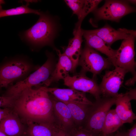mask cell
<instances>
[{"label":"cell","instance_id":"obj_1","mask_svg":"<svg viewBox=\"0 0 136 136\" xmlns=\"http://www.w3.org/2000/svg\"><path fill=\"white\" fill-rule=\"evenodd\" d=\"M11 108L27 125L35 123L61 128L55 117L50 94L43 86L24 90L13 98Z\"/></svg>","mask_w":136,"mask_h":136},{"label":"cell","instance_id":"obj_2","mask_svg":"<svg viewBox=\"0 0 136 136\" xmlns=\"http://www.w3.org/2000/svg\"><path fill=\"white\" fill-rule=\"evenodd\" d=\"M39 16L36 23L23 32L22 38L36 46L47 45L54 47V40L58 31L57 22L47 13L41 12Z\"/></svg>","mask_w":136,"mask_h":136},{"label":"cell","instance_id":"obj_3","mask_svg":"<svg viewBox=\"0 0 136 136\" xmlns=\"http://www.w3.org/2000/svg\"><path fill=\"white\" fill-rule=\"evenodd\" d=\"M47 59L41 67L29 76L9 87L3 95L14 98L25 89L44 85L48 80L56 64L54 56L47 52Z\"/></svg>","mask_w":136,"mask_h":136},{"label":"cell","instance_id":"obj_4","mask_svg":"<svg viewBox=\"0 0 136 136\" xmlns=\"http://www.w3.org/2000/svg\"><path fill=\"white\" fill-rule=\"evenodd\" d=\"M35 68L31 62L25 58L12 59L0 66V85L8 88L14 81L27 76Z\"/></svg>","mask_w":136,"mask_h":136},{"label":"cell","instance_id":"obj_5","mask_svg":"<svg viewBox=\"0 0 136 136\" xmlns=\"http://www.w3.org/2000/svg\"><path fill=\"white\" fill-rule=\"evenodd\" d=\"M116 97H101L93 103L83 127L99 135L102 132L106 116L112 106L115 104Z\"/></svg>","mask_w":136,"mask_h":136},{"label":"cell","instance_id":"obj_6","mask_svg":"<svg viewBox=\"0 0 136 136\" xmlns=\"http://www.w3.org/2000/svg\"><path fill=\"white\" fill-rule=\"evenodd\" d=\"M79 65L82 67L80 72L86 74L87 72H91L93 77L96 78L97 75L113 64L108 58L102 56L95 50L86 45L81 50Z\"/></svg>","mask_w":136,"mask_h":136},{"label":"cell","instance_id":"obj_7","mask_svg":"<svg viewBox=\"0 0 136 136\" xmlns=\"http://www.w3.org/2000/svg\"><path fill=\"white\" fill-rule=\"evenodd\" d=\"M129 3L128 1L106 0L102 6L93 12L95 19L118 22L125 15L135 11Z\"/></svg>","mask_w":136,"mask_h":136},{"label":"cell","instance_id":"obj_8","mask_svg":"<svg viewBox=\"0 0 136 136\" xmlns=\"http://www.w3.org/2000/svg\"><path fill=\"white\" fill-rule=\"evenodd\" d=\"M136 35H131L123 40L120 46L117 50L114 66L130 72L136 75L135 61L134 43Z\"/></svg>","mask_w":136,"mask_h":136},{"label":"cell","instance_id":"obj_9","mask_svg":"<svg viewBox=\"0 0 136 136\" xmlns=\"http://www.w3.org/2000/svg\"><path fill=\"white\" fill-rule=\"evenodd\" d=\"M65 85L76 90L92 95L96 100L101 97L99 85L96 78H90L86 73L80 72L73 76L68 75L63 80Z\"/></svg>","mask_w":136,"mask_h":136},{"label":"cell","instance_id":"obj_10","mask_svg":"<svg viewBox=\"0 0 136 136\" xmlns=\"http://www.w3.org/2000/svg\"><path fill=\"white\" fill-rule=\"evenodd\" d=\"M112 71H107L99 85L101 95L103 97H116L123 82L127 72L124 69L115 67Z\"/></svg>","mask_w":136,"mask_h":136},{"label":"cell","instance_id":"obj_11","mask_svg":"<svg viewBox=\"0 0 136 136\" xmlns=\"http://www.w3.org/2000/svg\"><path fill=\"white\" fill-rule=\"evenodd\" d=\"M55 49L58 57V61L50 77L44 84L47 87L53 82L63 80L69 75L70 72L74 73L75 70L70 59L59 50Z\"/></svg>","mask_w":136,"mask_h":136},{"label":"cell","instance_id":"obj_12","mask_svg":"<svg viewBox=\"0 0 136 136\" xmlns=\"http://www.w3.org/2000/svg\"><path fill=\"white\" fill-rule=\"evenodd\" d=\"M25 125L12 110L0 122V130L7 136H26Z\"/></svg>","mask_w":136,"mask_h":136},{"label":"cell","instance_id":"obj_13","mask_svg":"<svg viewBox=\"0 0 136 136\" xmlns=\"http://www.w3.org/2000/svg\"><path fill=\"white\" fill-rule=\"evenodd\" d=\"M44 89L57 99L64 103L77 102L92 105L93 103L86 97V93L71 89L48 88Z\"/></svg>","mask_w":136,"mask_h":136},{"label":"cell","instance_id":"obj_14","mask_svg":"<svg viewBox=\"0 0 136 136\" xmlns=\"http://www.w3.org/2000/svg\"><path fill=\"white\" fill-rule=\"evenodd\" d=\"M90 30L110 46L118 40L125 39L131 35H136V31L133 30L121 28L116 30L107 24L101 28Z\"/></svg>","mask_w":136,"mask_h":136},{"label":"cell","instance_id":"obj_15","mask_svg":"<svg viewBox=\"0 0 136 136\" xmlns=\"http://www.w3.org/2000/svg\"><path fill=\"white\" fill-rule=\"evenodd\" d=\"M82 31L83 36L85 40L86 45L106 55L114 66L117 50L112 48L90 30L82 29Z\"/></svg>","mask_w":136,"mask_h":136},{"label":"cell","instance_id":"obj_16","mask_svg":"<svg viewBox=\"0 0 136 136\" xmlns=\"http://www.w3.org/2000/svg\"><path fill=\"white\" fill-rule=\"evenodd\" d=\"M50 94L55 117L62 128L66 130L76 126L71 112L66 104Z\"/></svg>","mask_w":136,"mask_h":136},{"label":"cell","instance_id":"obj_17","mask_svg":"<svg viewBox=\"0 0 136 136\" xmlns=\"http://www.w3.org/2000/svg\"><path fill=\"white\" fill-rule=\"evenodd\" d=\"M73 34L74 36L70 40L68 46L63 48V53L71 60L76 70L78 65L81 51V45L83 41L81 25L75 27Z\"/></svg>","mask_w":136,"mask_h":136},{"label":"cell","instance_id":"obj_18","mask_svg":"<svg viewBox=\"0 0 136 136\" xmlns=\"http://www.w3.org/2000/svg\"><path fill=\"white\" fill-rule=\"evenodd\" d=\"M130 101L126 92L119 94L116 97L115 111L123 124L132 123L136 118L132 109Z\"/></svg>","mask_w":136,"mask_h":136},{"label":"cell","instance_id":"obj_19","mask_svg":"<svg viewBox=\"0 0 136 136\" xmlns=\"http://www.w3.org/2000/svg\"><path fill=\"white\" fill-rule=\"evenodd\" d=\"M64 103L70 110L75 126L83 127L93 104L74 102Z\"/></svg>","mask_w":136,"mask_h":136},{"label":"cell","instance_id":"obj_20","mask_svg":"<svg viewBox=\"0 0 136 136\" xmlns=\"http://www.w3.org/2000/svg\"><path fill=\"white\" fill-rule=\"evenodd\" d=\"M64 1L78 17V20L75 27L81 25L85 17L91 12V7L87 0H66Z\"/></svg>","mask_w":136,"mask_h":136},{"label":"cell","instance_id":"obj_21","mask_svg":"<svg viewBox=\"0 0 136 136\" xmlns=\"http://www.w3.org/2000/svg\"><path fill=\"white\" fill-rule=\"evenodd\" d=\"M26 136H55L61 128L31 123L27 125Z\"/></svg>","mask_w":136,"mask_h":136},{"label":"cell","instance_id":"obj_22","mask_svg":"<svg viewBox=\"0 0 136 136\" xmlns=\"http://www.w3.org/2000/svg\"><path fill=\"white\" fill-rule=\"evenodd\" d=\"M123 124L116 114L115 109L110 110L105 118L101 133L104 134L113 133L117 131Z\"/></svg>","mask_w":136,"mask_h":136},{"label":"cell","instance_id":"obj_23","mask_svg":"<svg viewBox=\"0 0 136 136\" xmlns=\"http://www.w3.org/2000/svg\"><path fill=\"white\" fill-rule=\"evenodd\" d=\"M5 3L3 0H0V18L7 16L19 15L29 13H33L40 15L41 12L29 8L28 3L16 8L4 10L2 9V5Z\"/></svg>","mask_w":136,"mask_h":136},{"label":"cell","instance_id":"obj_24","mask_svg":"<svg viewBox=\"0 0 136 136\" xmlns=\"http://www.w3.org/2000/svg\"><path fill=\"white\" fill-rule=\"evenodd\" d=\"M68 136H98L88 131L82 126H75L73 127L64 130Z\"/></svg>","mask_w":136,"mask_h":136},{"label":"cell","instance_id":"obj_25","mask_svg":"<svg viewBox=\"0 0 136 136\" xmlns=\"http://www.w3.org/2000/svg\"><path fill=\"white\" fill-rule=\"evenodd\" d=\"M13 98L4 96H0V108L11 107Z\"/></svg>","mask_w":136,"mask_h":136},{"label":"cell","instance_id":"obj_26","mask_svg":"<svg viewBox=\"0 0 136 136\" xmlns=\"http://www.w3.org/2000/svg\"><path fill=\"white\" fill-rule=\"evenodd\" d=\"M12 110L11 108H0V122Z\"/></svg>","mask_w":136,"mask_h":136},{"label":"cell","instance_id":"obj_27","mask_svg":"<svg viewBox=\"0 0 136 136\" xmlns=\"http://www.w3.org/2000/svg\"><path fill=\"white\" fill-rule=\"evenodd\" d=\"M127 95L131 100H136V89H131L128 91L126 92Z\"/></svg>","mask_w":136,"mask_h":136},{"label":"cell","instance_id":"obj_28","mask_svg":"<svg viewBox=\"0 0 136 136\" xmlns=\"http://www.w3.org/2000/svg\"><path fill=\"white\" fill-rule=\"evenodd\" d=\"M128 136H136V124H134L127 132Z\"/></svg>","mask_w":136,"mask_h":136},{"label":"cell","instance_id":"obj_29","mask_svg":"<svg viewBox=\"0 0 136 136\" xmlns=\"http://www.w3.org/2000/svg\"><path fill=\"white\" fill-rule=\"evenodd\" d=\"M136 81V75L133 76V77L128 80L125 83V85L128 86H133Z\"/></svg>","mask_w":136,"mask_h":136},{"label":"cell","instance_id":"obj_30","mask_svg":"<svg viewBox=\"0 0 136 136\" xmlns=\"http://www.w3.org/2000/svg\"><path fill=\"white\" fill-rule=\"evenodd\" d=\"M55 136H68L65 131L61 129L56 134Z\"/></svg>","mask_w":136,"mask_h":136},{"label":"cell","instance_id":"obj_31","mask_svg":"<svg viewBox=\"0 0 136 136\" xmlns=\"http://www.w3.org/2000/svg\"><path fill=\"white\" fill-rule=\"evenodd\" d=\"M114 136H128L127 132L118 131Z\"/></svg>","mask_w":136,"mask_h":136},{"label":"cell","instance_id":"obj_32","mask_svg":"<svg viewBox=\"0 0 136 136\" xmlns=\"http://www.w3.org/2000/svg\"><path fill=\"white\" fill-rule=\"evenodd\" d=\"M113 133L108 134H104L101 132L99 134V136H114Z\"/></svg>","mask_w":136,"mask_h":136},{"label":"cell","instance_id":"obj_33","mask_svg":"<svg viewBox=\"0 0 136 136\" xmlns=\"http://www.w3.org/2000/svg\"><path fill=\"white\" fill-rule=\"evenodd\" d=\"M129 3H132L135 4L136 3L135 0H129L128 1Z\"/></svg>","mask_w":136,"mask_h":136},{"label":"cell","instance_id":"obj_34","mask_svg":"<svg viewBox=\"0 0 136 136\" xmlns=\"http://www.w3.org/2000/svg\"><path fill=\"white\" fill-rule=\"evenodd\" d=\"M0 136H7L5 133L0 130Z\"/></svg>","mask_w":136,"mask_h":136},{"label":"cell","instance_id":"obj_35","mask_svg":"<svg viewBox=\"0 0 136 136\" xmlns=\"http://www.w3.org/2000/svg\"><path fill=\"white\" fill-rule=\"evenodd\" d=\"M2 88V86L0 85V90H1Z\"/></svg>","mask_w":136,"mask_h":136},{"label":"cell","instance_id":"obj_36","mask_svg":"<svg viewBox=\"0 0 136 136\" xmlns=\"http://www.w3.org/2000/svg\"><path fill=\"white\" fill-rule=\"evenodd\" d=\"M98 136H99V135Z\"/></svg>","mask_w":136,"mask_h":136}]
</instances>
